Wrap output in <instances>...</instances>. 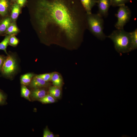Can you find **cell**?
<instances>
[{
    "mask_svg": "<svg viewBox=\"0 0 137 137\" xmlns=\"http://www.w3.org/2000/svg\"><path fill=\"white\" fill-rule=\"evenodd\" d=\"M34 15L39 33L54 41L76 43L87 28L86 13L79 0H37Z\"/></svg>",
    "mask_w": 137,
    "mask_h": 137,
    "instance_id": "cell-1",
    "label": "cell"
},
{
    "mask_svg": "<svg viewBox=\"0 0 137 137\" xmlns=\"http://www.w3.org/2000/svg\"><path fill=\"white\" fill-rule=\"evenodd\" d=\"M107 37L113 41L115 50L118 53H125L132 51L130 32L125 31L124 29H117Z\"/></svg>",
    "mask_w": 137,
    "mask_h": 137,
    "instance_id": "cell-2",
    "label": "cell"
},
{
    "mask_svg": "<svg viewBox=\"0 0 137 137\" xmlns=\"http://www.w3.org/2000/svg\"><path fill=\"white\" fill-rule=\"evenodd\" d=\"M86 18L87 28L98 39L103 40L107 36L103 32L104 21L102 17L98 13L88 14Z\"/></svg>",
    "mask_w": 137,
    "mask_h": 137,
    "instance_id": "cell-3",
    "label": "cell"
},
{
    "mask_svg": "<svg viewBox=\"0 0 137 137\" xmlns=\"http://www.w3.org/2000/svg\"><path fill=\"white\" fill-rule=\"evenodd\" d=\"M117 13L115 15L117 21L115 25L117 29H124V27L129 21L131 12L129 7L125 5L119 6Z\"/></svg>",
    "mask_w": 137,
    "mask_h": 137,
    "instance_id": "cell-4",
    "label": "cell"
},
{
    "mask_svg": "<svg viewBox=\"0 0 137 137\" xmlns=\"http://www.w3.org/2000/svg\"><path fill=\"white\" fill-rule=\"evenodd\" d=\"M17 68L16 61L11 55H7L6 57L1 71L4 75L9 76L13 74Z\"/></svg>",
    "mask_w": 137,
    "mask_h": 137,
    "instance_id": "cell-5",
    "label": "cell"
},
{
    "mask_svg": "<svg viewBox=\"0 0 137 137\" xmlns=\"http://www.w3.org/2000/svg\"><path fill=\"white\" fill-rule=\"evenodd\" d=\"M97 4L98 9V13L102 17L107 16L109 8L111 6V0H97Z\"/></svg>",
    "mask_w": 137,
    "mask_h": 137,
    "instance_id": "cell-6",
    "label": "cell"
},
{
    "mask_svg": "<svg viewBox=\"0 0 137 137\" xmlns=\"http://www.w3.org/2000/svg\"><path fill=\"white\" fill-rule=\"evenodd\" d=\"M84 9L87 14L92 13L93 7L97 3V0H79Z\"/></svg>",
    "mask_w": 137,
    "mask_h": 137,
    "instance_id": "cell-7",
    "label": "cell"
},
{
    "mask_svg": "<svg viewBox=\"0 0 137 137\" xmlns=\"http://www.w3.org/2000/svg\"><path fill=\"white\" fill-rule=\"evenodd\" d=\"M47 84V82L36 76L32 78L30 83V86L34 89L39 88L46 86Z\"/></svg>",
    "mask_w": 137,
    "mask_h": 137,
    "instance_id": "cell-8",
    "label": "cell"
},
{
    "mask_svg": "<svg viewBox=\"0 0 137 137\" xmlns=\"http://www.w3.org/2000/svg\"><path fill=\"white\" fill-rule=\"evenodd\" d=\"M47 95L46 91L44 89L39 88L35 89L31 92L30 96L34 100H39Z\"/></svg>",
    "mask_w": 137,
    "mask_h": 137,
    "instance_id": "cell-9",
    "label": "cell"
},
{
    "mask_svg": "<svg viewBox=\"0 0 137 137\" xmlns=\"http://www.w3.org/2000/svg\"><path fill=\"white\" fill-rule=\"evenodd\" d=\"M51 80L54 86L60 88L62 84L63 81L60 75L57 73H54Z\"/></svg>",
    "mask_w": 137,
    "mask_h": 137,
    "instance_id": "cell-10",
    "label": "cell"
},
{
    "mask_svg": "<svg viewBox=\"0 0 137 137\" xmlns=\"http://www.w3.org/2000/svg\"><path fill=\"white\" fill-rule=\"evenodd\" d=\"M9 5L8 0H0V14L2 16L7 14Z\"/></svg>",
    "mask_w": 137,
    "mask_h": 137,
    "instance_id": "cell-11",
    "label": "cell"
},
{
    "mask_svg": "<svg viewBox=\"0 0 137 137\" xmlns=\"http://www.w3.org/2000/svg\"><path fill=\"white\" fill-rule=\"evenodd\" d=\"M34 74L31 73H27L22 75L20 79L21 84L25 86L29 84Z\"/></svg>",
    "mask_w": 137,
    "mask_h": 137,
    "instance_id": "cell-12",
    "label": "cell"
},
{
    "mask_svg": "<svg viewBox=\"0 0 137 137\" xmlns=\"http://www.w3.org/2000/svg\"><path fill=\"white\" fill-rule=\"evenodd\" d=\"M131 36V46L132 51L137 48V29L130 32Z\"/></svg>",
    "mask_w": 137,
    "mask_h": 137,
    "instance_id": "cell-13",
    "label": "cell"
},
{
    "mask_svg": "<svg viewBox=\"0 0 137 137\" xmlns=\"http://www.w3.org/2000/svg\"><path fill=\"white\" fill-rule=\"evenodd\" d=\"M11 19L7 18L3 19L0 23V35L5 32L11 24Z\"/></svg>",
    "mask_w": 137,
    "mask_h": 137,
    "instance_id": "cell-14",
    "label": "cell"
},
{
    "mask_svg": "<svg viewBox=\"0 0 137 137\" xmlns=\"http://www.w3.org/2000/svg\"><path fill=\"white\" fill-rule=\"evenodd\" d=\"M49 93L50 94L56 99L60 97L61 91L60 88L54 86L50 88Z\"/></svg>",
    "mask_w": 137,
    "mask_h": 137,
    "instance_id": "cell-15",
    "label": "cell"
},
{
    "mask_svg": "<svg viewBox=\"0 0 137 137\" xmlns=\"http://www.w3.org/2000/svg\"><path fill=\"white\" fill-rule=\"evenodd\" d=\"M20 12V7L17 3L14 4L12 7L11 17L12 19L15 21L18 18Z\"/></svg>",
    "mask_w": 137,
    "mask_h": 137,
    "instance_id": "cell-16",
    "label": "cell"
},
{
    "mask_svg": "<svg viewBox=\"0 0 137 137\" xmlns=\"http://www.w3.org/2000/svg\"><path fill=\"white\" fill-rule=\"evenodd\" d=\"M10 36L9 35L6 36L4 40L0 43V50H4L7 55L8 54L6 51V48L9 44V39Z\"/></svg>",
    "mask_w": 137,
    "mask_h": 137,
    "instance_id": "cell-17",
    "label": "cell"
},
{
    "mask_svg": "<svg viewBox=\"0 0 137 137\" xmlns=\"http://www.w3.org/2000/svg\"><path fill=\"white\" fill-rule=\"evenodd\" d=\"M31 92L25 85H22L21 88V96L29 101H30L29 96Z\"/></svg>",
    "mask_w": 137,
    "mask_h": 137,
    "instance_id": "cell-18",
    "label": "cell"
},
{
    "mask_svg": "<svg viewBox=\"0 0 137 137\" xmlns=\"http://www.w3.org/2000/svg\"><path fill=\"white\" fill-rule=\"evenodd\" d=\"M39 100L43 104H49L55 102V99L50 94H48Z\"/></svg>",
    "mask_w": 137,
    "mask_h": 137,
    "instance_id": "cell-19",
    "label": "cell"
},
{
    "mask_svg": "<svg viewBox=\"0 0 137 137\" xmlns=\"http://www.w3.org/2000/svg\"><path fill=\"white\" fill-rule=\"evenodd\" d=\"M19 31V29L14 24H10L6 31V34L10 35L16 33Z\"/></svg>",
    "mask_w": 137,
    "mask_h": 137,
    "instance_id": "cell-20",
    "label": "cell"
},
{
    "mask_svg": "<svg viewBox=\"0 0 137 137\" xmlns=\"http://www.w3.org/2000/svg\"><path fill=\"white\" fill-rule=\"evenodd\" d=\"M111 6L113 7L125 5L131 0H111Z\"/></svg>",
    "mask_w": 137,
    "mask_h": 137,
    "instance_id": "cell-21",
    "label": "cell"
},
{
    "mask_svg": "<svg viewBox=\"0 0 137 137\" xmlns=\"http://www.w3.org/2000/svg\"><path fill=\"white\" fill-rule=\"evenodd\" d=\"M54 73H45L39 74L36 76L37 77L41 78L46 82L51 80Z\"/></svg>",
    "mask_w": 137,
    "mask_h": 137,
    "instance_id": "cell-22",
    "label": "cell"
},
{
    "mask_svg": "<svg viewBox=\"0 0 137 137\" xmlns=\"http://www.w3.org/2000/svg\"><path fill=\"white\" fill-rule=\"evenodd\" d=\"M19 40L15 36H10L9 41V44L11 45L15 46H16L19 43Z\"/></svg>",
    "mask_w": 137,
    "mask_h": 137,
    "instance_id": "cell-23",
    "label": "cell"
},
{
    "mask_svg": "<svg viewBox=\"0 0 137 137\" xmlns=\"http://www.w3.org/2000/svg\"><path fill=\"white\" fill-rule=\"evenodd\" d=\"M6 97L5 95L0 91V105L4 104L6 102Z\"/></svg>",
    "mask_w": 137,
    "mask_h": 137,
    "instance_id": "cell-24",
    "label": "cell"
},
{
    "mask_svg": "<svg viewBox=\"0 0 137 137\" xmlns=\"http://www.w3.org/2000/svg\"><path fill=\"white\" fill-rule=\"evenodd\" d=\"M6 57L0 55V71H1L4 64Z\"/></svg>",
    "mask_w": 137,
    "mask_h": 137,
    "instance_id": "cell-25",
    "label": "cell"
},
{
    "mask_svg": "<svg viewBox=\"0 0 137 137\" xmlns=\"http://www.w3.org/2000/svg\"><path fill=\"white\" fill-rule=\"evenodd\" d=\"M50 131L47 129L46 128L44 131L43 136V137H49Z\"/></svg>",
    "mask_w": 137,
    "mask_h": 137,
    "instance_id": "cell-26",
    "label": "cell"
},
{
    "mask_svg": "<svg viewBox=\"0 0 137 137\" xmlns=\"http://www.w3.org/2000/svg\"><path fill=\"white\" fill-rule=\"evenodd\" d=\"M26 0H17V3L20 7H23L25 3Z\"/></svg>",
    "mask_w": 137,
    "mask_h": 137,
    "instance_id": "cell-27",
    "label": "cell"
},
{
    "mask_svg": "<svg viewBox=\"0 0 137 137\" xmlns=\"http://www.w3.org/2000/svg\"><path fill=\"white\" fill-rule=\"evenodd\" d=\"M54 136L53 134L50 131L49 133V137H54Z\"/></svg>",
    "mask_w": 137,
    "mask_h": 137,
    "instance_id": "cell-28",
    "label": "cell"
},
{
    "mask_svg": "<svg viewBox=\"0 0 137 137\" xmlns=\"http://www.w3.org/2000/svg\"><path fill=\"white\" fill-rule=\"evenodd\" d=\"M11 0L13 1H15V0Z\"/></svg>",
    "mask_w": 137,
    "mask_h": 137,
    "instance_id": "cell-29",
    "label": "cell"
}]
</instances>
